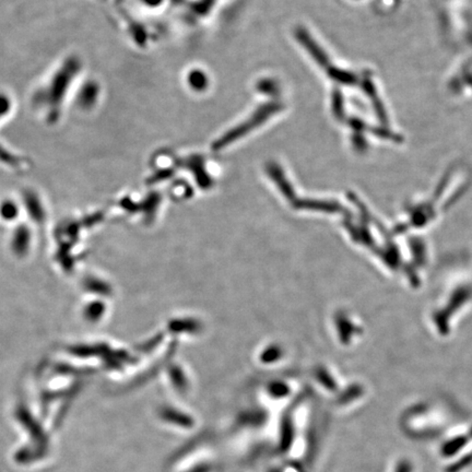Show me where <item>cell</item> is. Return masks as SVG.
<instances>
[{"label":"cell","instance_id":"cell-1","mask_svg":"<svg viewBox=\"0 0 472 472\" xmlns=\"http://www.w3.org/2000/svg\"><path fill=\"white\" fill-rule=\"evenodd\" d=\"M279 105L277 104H268L266 107H261L256 112L255 115L250 117V119L240 125V126L235 127L230 132H227L224 136L221 137L215 144H213V149L221 150L227 146H230L232 142L240 139L241 137L244 135H248L252 129L257 128L260 125L264 124V121H267L269 117L273 116L275 112H278Z\"/></svg>","mask_w":472,"mask_h":472},{"label":"cell","instance_id":"cell-2","mask_svg":"<svg viewBox=\"0 0 472 472\" xmlns=\"http://www.w3.org/2000/svg\"><path fill=\"white\" fill-rule=\"evenodd\" d=\"M298 40H300V43L303 44L305 47L308 48V51L311 52L312 55H313L314 57H315V59L319 61V63L326 65V59H325V56H323V53L319 51V48L317 47L316 43L314 44L313 40L310 38V34H308L307 32H305V31L300 30L298 31Z\"/></svg>","mask_w":472,"mask_h":472},{"label":"cell","instance_id":"cell-3","mask_svg":"<svg viewBox=\"0 0 472 472\" xmlns=\"http://www.w3.org/2000/svg\"><path fill=\"white\" fill-rule=\"evenodd\" d=\"M204 79L205 78L202 77L201 73H196L192 75L190 81H192V84L195 86V88L200 89V86L202 88V86H204V84H205V80H204Z\"/></svg>","mask_w":472,"mask_h":472}]
</instances>
